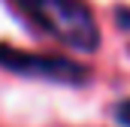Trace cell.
Returning <instances> with one entry per match:
<instances>
[{
	"label": "cell",
	"instance_id": "3",
	"mask_svg": "<svg viewBox=\"0 0 130 127\" xmlns=\"http://www.w3.org/2000/svg\"><path fill=\"white\" fill-rule=\"evenodd\" d=\"M115 121L124 124V127H130V97H127V100H121V103L115 106Z\"/></svg>",
	"mask_w": 130,
	"mask_h": 127
},
{
	"label": "cell",
	"instance_id": "2",
	"mask_svg": "<svg viewBox=\"0 0 130 127\" xmlns=\"http://www.w3.org/2000/svg\"><path fill=\"white\" fill-rule=\"evenodd\" d=\"M0 67L9 70V73H18V76L61 82V85H82V82H88V70L82 64H73L67 58H55V55L21 52V49H12V45H0Z\"/></svg>",
	"mask_w": 130,
	"mask_h": 127
},
{
	"label": "cell",
	"instance_id": "1",
	"mask_svg": "<svg viewBox=\"0 0 130 127\" xmlns=\"http://www.w3.org/2000/svg\"><path fill=\"white\" fill-rule=\"evenodd\" d=\"M33 21L70 49L94 52L100 45V27L85 0H15Z\"/></svg>",
	"mask_w": 130,
	"mask_h": 127
}]
</instances>
